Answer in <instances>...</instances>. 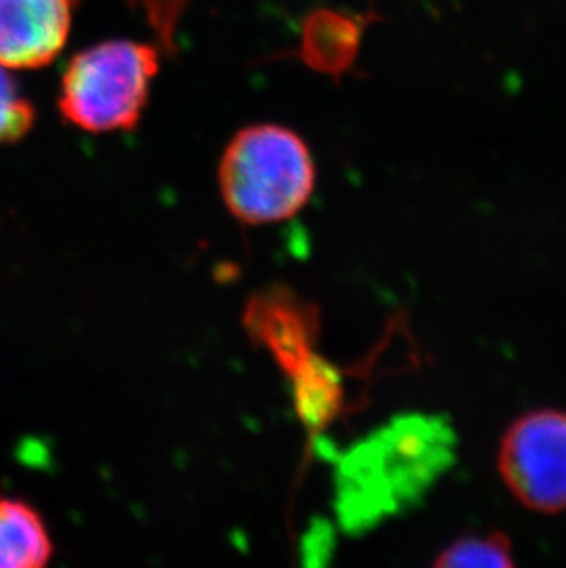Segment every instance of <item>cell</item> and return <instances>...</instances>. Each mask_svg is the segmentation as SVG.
Here are the masks:
<instances>
[{
	"label": "cell",
	"mask_w": 566,
	"mask_h": 568,
	"mask_svg": "<svg viewBox=\"0 0 566 568\" xmlns=\"http://www.w3.org/2000/svg\"><path fill=\"white\" fill-rule=\"evenodd\" d=\"M36 111L16 80L0 64V144H11L27 136L33 128Z\"/></svg>",
	"instance_id": "11"
},
{
	"label": "cell",
	"mask_w": 566,
	"mask_h": 568,
	"mask_svg": "<svg viewBox=\"0 0 566 568\" xmlns=\"http://www.w3.org/2000/svg\"><path fill=\"white\" fill-rule=\"evenodd\" d=\"M504 486L534 514L566 511V410L534 408L513 419L497 453Z\"/></svg>",
	"instance_id": "4"
},
{
	"label": "cell",
	"mask_w": 566,
	"mask_h": 568,
	"mask_svg": "<svg viewBox=\"0 0 566 568\" xmlns=\"http://www.w3.org/2000/svg\"><path fill=\"white\" fill-rule=\"evenodd\" d=\"M159 72V52L134 41H108L75 55L64 70L59 111L87 133L139 124Z\"/></svg>",
	"instance_id": "3"
},
{
	"label": "cell",
	"mask_w": 566,
	"mask_h": 568,
	"mask_svg": "<svg viewBox=\"0 0 566 568\" xmlns=\"http://www.w3.org/2000/svg\"><path fill=\"white\" fill-rule=\"evenodd\" d=\"M243 324L252 341L267 349L287 376L315 355L319 310L287 287H269L252 295Z\"/></svg>",
	"instance_id": "5"
},
{
	"label": "cell",
	"mask_w": 566,
	"mask_h": 568,
	"mask_svg": "<svg viewBox=\"0 0 566 568\" xmlns=\"http://www.w3.org/2000/svg\"><path fill=\"white\" fill-rule=\"evenodd\" d=\"M134 8L144 11L156 36L168 49H175L176 24L192 0H129Z\"/></svg>",
	"instance_id": "12"
},
{
	"label": "cell",
	"mask_w": 566,
	"mask_h": 568,
	"mask_svg": "<svg viewBox=\"0 0 566 568\" xmlns=\"http://www.w3.org/2000/svg\"><path fill=\"white\" fill-rule=\"evenodd\" d=\"M75 0H0V64L41 69L69 39Z\"/></svg>",
	"instance_id": "6"
},
{
	"label": "cell",
	"mask_w": 566,
	"mask_h": 568,
	"mask_svg": "<svg viewBox=\"0 0 566 568\" xmlns=\"http://www.w3.org/2000/svg\"><path fill=\"white\" fill-rule=\"evenodd\" d=\"M370 22L372 17L352 11L332 8L313 11L302 24L300 58L316 72L341 78L357 61Z\"/></svg>",
	"instance_id": "7"
},
{
	"label": "cell",
	"mask_w": 566,
	"mask_h": 568,
	"mask_svg": "<svg viewBox=\"0 0 566 568\" xmlns=\"http://www.w3.org/2000/svg\"><path fill=\"white\" fill-rule=\"evenodd\" d=\"M458 447V433L445 414L392 419L353 453L346 495L353 525H375L422 505L456 466Z\"/></svg>",
	"instance_id": "1"
},
{
	"label": "cell",
	"mask_w": 566,
	"mask_h": 568,
	"mask_svg": "<svg viewBox=\"0 0 566 568\" xmlns=\"http://www.w3.org/2000/svg\"><path fill=\"white\" fill-rule=\"evenodd\" d=\"M54 556V542L38 509L0 494V568H41Z\"/></svg>",
	"instance_id": "8"
},
{
	"label": "cell",
	"mask_w": 566,
	"mask_h": 568,
	"mask_svg": "<svg viewBox=\"0 0 566 568\" xmlns=\"http://www.w3.org/2000/svg\"><path fill=\"white\" fill-rule=\"evenodd\" d=\"M289 379L293 381L296 410L311 427L330 424L342 405V381L332 365L313 355Z\"/></svg>",
	"instance_id": "9"
},
{
	"label": "cell",
	"mask_w": 566,
	"mask_h": 568,
	"mask_svg": "<svg viewBox=\"0 0 566 568\" xmlns=\"http://www.w3.org/2000/svg\"><path fill=\"white\" fill-rule=\"evenodd\" d=\"M513 565L512 541L503 531L458 537L434 559V567L445 568H508Z\"/></svg>",
	"instance_id": "10"
},
{
	"label": "cell",
	"mask_w": 566,
	"mask_h": 568,
	"mask_svg": "<svg viewBox=\"0 0 566 568\" xmlns=\"http://www.w3.org/2000/svg\"><path fill=\"white\" fill-rule=\"evenodd\" d=\"M218 183L223 204L240 223L274 225L310 203L316 166L307 144L291 129L251 125L223 151Z\"/></svg>",
	"instance_id": "2"
}]
</instances>
